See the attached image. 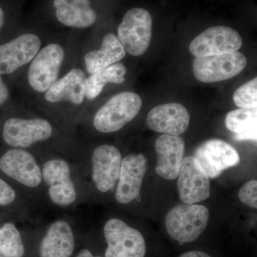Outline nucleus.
<instances>
[{
  "instance_id": "1",
  "label": "nucleus",
  "mask_w": 257,
  "mask_h": 257,
  "mask_svg": "<svg viewBox=\"0 0 257 257\" xmlns=\"http://www.w3.org/2000/svg\"><path fill=\"white\" fill-rule=\"evenodd\" d=\"M209 211L201 204H182L167 213L165 226L172 239L182 243L195 241L207 228Z\"/></svg>"
},
{
  "instance_id": "2",
  "label": "nucleus",
  "mask_w": 257,
  "mask_h": 257,
  "mask_svg": "<svg viewBox=\"0 0 257 257\" xmlns=\"http://www.w3.org/2000/svg\"><path fill=\"white\" fill-rule=\"evenodd\" d=\"M142 106L143 101L136 93H119L96 113L93 119L94 128L101 133L119 131L136 117Z\"/></svg>"
},
{
  "instance_id": "3",
  "label": "nucleus",
  "mask_w": 257,
  "mask_h": 257,
  "mask_svg": "<svg viewBox=\"0 0 257 257\" xmlns=\"http://www.w3.org/2000/svg\"><path fill=\"white\" fill-rule=\"evenodd\" d=\"M152 33L151 15L143 8H133L124 15L118 28L117 37L126 52L139 57L148 50Z\"/></svg>"
},
{
  "instance_id": "4",
  "label": "nucleus",
  "mask_w": 257,
  "mask_h": 257,
  "mask_svg": "<svg viewBox=\"0 0 257 257\" xmlns=\"http://www.w3.org/2000/svg\"><path fill=\"white\" fill-rule=\"evenodd\" d=\"M247 64V59L239 52L220 55L195 57L192 64L194 77L204 83L227 80L238 75Z\"/></svg>"
},
{
  "instance_id": "5",
  "label": "nucleus",
  "mask_w": 257,
  "mask_h": 257,
  "mask_svg": "<svg viewBox=\"0 0 257 257\" xmlns=\"http://www.w3.org/2000/svg\"><path fill=\"white\" fill-rule=\"evenodd\" d=\"M104 234L107 248L105 257H145L146 243L143 234L119 219L106 221Z\"/></svg>"
},
{
  "instance_id": "6",
  "label": "nucleus",
  "mask_w": 257,
  "mask_h": 257,
  "mask_svg": "<svg viewBox=\"0 0 257 257\" xmlns=\"http://www.w3.org/2000/svg\"><path fill=\"white\" fill-rule=\"evenodd\" d=\"M242 45V38L234 29L226 26L212 27L192 40L189 52L196 57L220 55L237 52Z\"/></svg>"
},
{
  "instance_id": "7",
  "label": "nucleus",
  "mask_w": 257,
  "mask_h": 257,
  "mask_svg": "<svg viewBox=\"0 0 257 257\" xmlns=\"http://www.w3.org/2000/svg\"><path fill=\"white\" fill-rule=\"evenodd\" d=\"M64 51L57 44H50L37 54L28 71V82L34 90L46 92L58 78Z\"/></svg>"
},
{
  "instance_id": "8",
  "label": "nucleus",
  "mask_w": 257,
  "mask_h": 257,
  "mask_svg": "<svg viewBox=\"0 0 257 257\" xmlns=\"http://www.w3.org/2000/svg\"><path fill=\"white\" fill-rule=\"evenodd\" d=\"M194 157L209 178L214 179L230 167L239 165L237 151L226 142L214 139L199 145Z\"/></svg>"
},
{
  "instance_id": "9",
  "label": "nucleus",
  "mask_w": 257,
  "mask_h": 257,
  "mask_svg": "<svg viewBox=\"0 0 257 257\" xmlns=\"http://www.w3.org/2000/svg\"><path fill=\"white\" fill-rule=\"evenodd\" d=\"M177 177L179 197L184 204H197L210 196V178L194 156L183 159Z\"/></svg>"
},
{
  "instance_id": "10",
  "label": "nucleus",
  "mask_w": 257,
  "mask_h": 257,
  "mask_svg": "<svg viewBox=\"0 0 257 257\" xmlns=\"http://www.w3.org/2000/svg\"><path fill=\"white\" fill-rule=\"evenodd\" d=\"M52 125L43 119L11 118L3 128V139L7 145L15 148H27L38 142L50 139Z\"/></svg>"
},
{
  "instance_id": "11",
  "label": "nucleus",
  "mask_w": 257,
  "mask_h": 257,
  "mask_svg": "<svg viewBox=\"0 0 257 257\" xmlns=\"http://www.w3.org/2000/svg\"><path fill=\"white\" fill-rule=\"evenodd\" d=\"M42 175L49 186V195L52 202L61 207H67L74 202L77 192L71 179L70 168L65 161H48L43 166Z\"/></svg>"
},
{
  "instance_id": "12",
  "label": "nucleus",
  "mask_w": 257,
  "mask_h": 257,
  "mask_svg": "<svg viewBox=\"0 0 257 257\" xmlns=\"http://www.w3.org/2000/svg\"><path fill=\"white\" fill-rule=\"evenodd\" d=\"M147 170V160L142 154L128 155L121 161L116 201L126 204L135 199H140V191Z\"/></svg>"
},
{
  "instance_id": "13",
  "label": "nucleus",
  "mask_w": 257,
  "mask_h": 257,
  "mask_svg": "<svg viewBox=\"0 0 257 257\" xmlns=\"http://www.w3.org/2000/svg\"><path fill=\"white\" fill-rule=\"evenodd\" d=\"M0 170L26 187L35 188L42 182L41 169L30 152L12 149L0 158Z\"/></svg>"
},
{
  "instance_id": "14",
  "label": "nucleus",
  "mask_w": 257,
  "mask_h": 257,
  "mask_svg": "<svg viewBox=\"0 0 257 257\" xmlns=\"http://www.w3.org/2000/svg\"><path fill=\"white\" fill-rule=\"evenodd\" d=\"M41 40L34 34H24L0 45V76L15 72L35 58Z\"/></svg>"
},
{
  "instance_id": "15",
  "label": "nucleus",
  "mask_w": 257,
  "mask_h": 257,
  "mask_svg": "<svg viewBox=\"0 0 257 257\" xmlns=\"http://www.w3.org/2000/svg\"><path fill=\"white\" fill-rule=\"evenodd\" d=\"M121 152L112 145L96 147L92 155V179L99 192H109L119 178L121 165Z\"/></svg>"
},
{
  "instance_id": "16",
  "label": "nucleus",
  "mask_w": 257,
  "mask_h": 257,
  "mask_svg": "<svg viewBox=\"0 0 257 257\" xmlns=\"http://www.w3.org/2000/svg\"><path fill=\"white\" fill-rule=\"evenodd\" d=\"M189 122L190 114L187 108L175 102L155 106L147 117V124L152 130L173 136L185 133Z\"/></svg>"
},
{
  "instance_id": "17",
  "label": "nucleus",
  "mask_w": 257,
  "mask_h": 257,
  "mask_svg": "<svg viewBox=\"0 0 257 257\" xmlns=\"http://www.w3.org/2000/svg\"><path fill=\"white\" fill-rule=\"evenodd\" d=\"M155 149L157 175L167 180L177 179L185 152L183 139L173 135H162L156 140Z\"/></svg>"
},
{
  "instance_id": "18",
  "label": "nucleus",
  "mask_w": 257,
  "mask_h": 257,
  "mask_svg": "<svg viewBox=\"0 0 257 257\" xmlns=\"http://www.w3.org/2000/svg\"><path fill=\"white\" fill-rule=\"evenodd\" d=\"M87 79L82 69H72L54 83L45 93V99L52 103L68 101L74 104H82L85 97Z\"/></svg>"
},
{
  "instance_id": "19",
  "label": "nucleus",
  "mask_w": 257,
  "mask_h": 257,
  "mask_svg": "<svg viewBox=\"0 0 257 257\" xmlns=\"http://www.w3.org/2000/svg\"><path fill=\"white\" fill-rule=\"evenodd\" d=\"M74 238L67 221H56L47 230L41 241L40 257H70L73 253Z\"/></svg>"
},
{
  "instance_id": "20",
  "label": "nucleus",
  "mask_w": 257,
  "mask_h": 257,
  "mask_svg": "<svg viewBox=\"0 0 257 257\" xmlns=\"http://www.w3.org/2000/svg\"><path fill=\"white\" fill-rule=\"evenodd\" d=\"M57 20L67 27L86 28L95 23L96 14L89 0H54Z\"/></svg>"
},
{
  "instance_id": "21",
  "label": "nucleus",
  "mask_w": 257,
  "mask_h": 257,
  "mask_svg": "<svg viewBox=\"0 0 257 257\" xmlns=\"http://www.w3.org/2000/svg\"><path fill=\"white\" fill-rule=\"evenodd\" d=\"M126 55V51L118 37L113 33L104 36L100 50L91 51L84 57L86 68L89 74L117 63Z\"/></svg>"
},
{
  "instance_id": "22",
  "label": "nucleus",
  "mask_w": 257,
  "mask_h": 257,
  "mask_svg": "<svg viewBox=\"0 0 257 257\" xmlns=\"http://www.w3.org/2000/svg\"><path fill=\"white\" fill-rule=\"evenodd\" d=\"M257 108H240L226 115L225 124L236 141H256Z\"/></svg>"
},
{
  "instance_id": "23",
  "label": "nucleus",
  "mask_w": 257,
  "mask_h": 257,
  "mask_svg": "<svg viewBox=\"0 0 257 257\" xmlns=\"http://www.w3.org/2000/svg\"><path fill=\"white\" fill-rule=\"evenodd\" d=\"M126 72L127 70L124 64L116 63L91 74L87 79L86 97L89 100L95 99L108 83L122 84Z\"/></svg>"
},
{
  "instance_id": "24",
  "label": "nucleus",
  "mask_w": 257,
  "mask_h": 257,
  "mask_svg": "<svg viewBox=\"0 0 257 257\" xmlns=\"http://www.w3.org/2000/svg\"><path fill=\"white\" fill-rule=\"evenodd\" d=\"M25 246L21 234L13 223H6L0 227V256L23 257Z\"/></svg>"
},
{
  "instance_id": "25",
  "label": "nucleus",
  "mask_w": 257,
  "mask_h": 257,
  "mask_svg": "<svg viewBox=\"0 0 257 257\" xmlns=\"http://www.w3.org/2000/svg\"><path fill=\"white\" fill-rule=\"evenodd\" d=\"M233 100L234 104L239 108L256 107V77L238 88L233 95Z\"/></svg>"
},
{
  "instance_id": "26",
  "label": "nucleus",
  "mask_w": 257,
  "mask_h": 257,
  "mask_svg": "<svg viewBox=\"0 0 257 257\" xmlns=\"http://www.w3.org/2000/svg\"><path fill=\"white\" fill-rule=\"evenodd\" d=\"M240 201L251 208H257V182L250 180L240 188L238 194Z\"/></svg>"
},
{
  "instance_id": "27",
  "label": "nucleus",
  "mask_w": 257,
  "mask_h": 257,
  "mask_svg": "<svg viewBox=\"0 0 257 257\" xmlns=\"http://www.w3.org/2000/svg\"><path fill=\"white\" fill-rule=\"evenodd\" d=\"M16 193L13 187L0 178V206H7L14 202Z\"/></svg>"
},
{
  "instance_id": "28",
  "label": "nucleus",
  "mask_w": 257,
  "mask_h": 257,
  "mask_svg": "<svg viewBox=\"0 0 257 257\" xmlns=\"http://www.w3.org/2000/svg\"><path fill=\"white\" fill-rule=\"evenodd\" d=\"M9 97V91L0 76V105L5 104Z\"/></svg>"
},
{
  "instance_id": "29",
  "label": "nucleus",
  "mask_w": 257,
  "mask_h": 257,
  "mask_svg": "<svg viewBox=\"0 0 257 257\" xmlns=\"http://www.w3.org/2000/svg\"><path fill=\"white\" fill-rule=\"evenodd\" d=\"M179 257H211L207 253L200 251H188L181 255Z\"/></svg>"
},
{
  "instance_id": "30",
  "label": "nucleus",
  "mask_w": 257,
  "mask_h": 257,
  "mask_svg": "<svg viewBox=\"0 0 257 257\" xmlns=\"http://www.w3.org/2000/svg\"><path fill=\"white\" fill-rule=\"evenodd\" d=\"M77 257H101L98 256H94L90 251L88 249H82V251H79Z\"/></svg>"
},
{
  "instance_id": "31",
  "label": "nucleus",
  "mask_w": 257,
  "mask_h": 257,
  "mask_svg": "<svg viewBox=\"0 0 257 257\" xmlns=\"http://www.w3.org/2000/svg\"><path fill=\"white\" fill-rule=\"evenodd\" d=\"M5 23V14L3 9L0 8V31H1L2 28H3V25Z\"/></svg>"
},
{
  "instance_id": "32",
  "label": "nucleus",
  "mask_w": 257,
  "mask_h": 257,
  "mask_svg": "<svg viewBox=\"0 0 257 257\" xmlns=\"http://www.w3.org/2000/svg\"><path fill=\"white\" fill-rule=\"evenodd\" d=\"M0 257H6V256H0Z\"/></svg>"
}]
</instances>
